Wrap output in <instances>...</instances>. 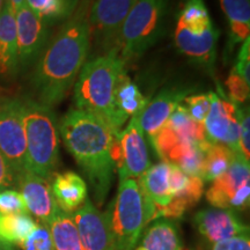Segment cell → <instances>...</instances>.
<instances>
[{
  "mask_svg": "<svg viewBox=\"0 0 250 250\" xmlns=\"http://www.w3.org/2000/svg\"><path fill=\"white\" fill-rule=\"evenodd\" d=\"M169 0H137L124 20L116 48L120 58L132 62L145 54L160 39Z\"/></svg>",
  "mask_w": 250,
  "mask_h": 250,
  "instance_id": "6",
  "label": "cell"
},
{
  "mask_svg": "<svg viewBox=\"0 0 250 250\" xmlns=\"http://www.w3.org/2000/svg\"><path fill=\"white\" fill-rule=\"evenodd\" d=\"M181 105L193 121L203 124L211 108V93L188 95Z\"/></svg>",
  "mask_w": 250,
  "mask_h": 250,
  "instance_id": "30",
  "label": "cell"
},
{
  "mask_svg": "<svg viewBox=\"0 0 250 250\" xmlns=\"http://www.w3.org/2000/svg\"><path fill=\"white\" fill-rule=\"evenodd\" d=\"M191 89L188 88H168L161 90L153 99L142 112L138 114L140 127L144 134H146L148 142L152 143L154 137L158 134L167 121L169 120L175 109L187 98Z\"/></svg>",
  "mask_w": 250,
  "mask_h": 250,
  "instance_id": "17",
  "label": "cell"
},
{
  "mask_svg": "<svg viewBox=\"0 0 250 250\" xmlns=\"http://www.w3.org/2000/svg\"><path fill=\"white\" fill-rule=\"evenodd\" d=\"M226 87L230 101L235 104H241L249 99V83H246L235 71H230L226 80Z\"/></svg>",
  "mask_w": 250,
  "mask_h": 250,
  "instance_id": "33",
  "label": "cell"
},
{
  "mask_svg": "<svg viewBox=\"0 0 250 250\" xmlns=\"http://www.w3.org/2000/svg\"><path fill=\"white\" fill-rule=\"evenodd\" d=\"M193 223L199 233L214 243L249 234V227L232 210L205 208L195 215Z\"/></svg>",
  "mask_w": 250,
  "mask_h": 250,
  "instance_id": "16",
  "label": "cell"
},
{
  "mask_svg": "<svg viewBox=\"0 0 250 250\" xmlns=\"http://www.w3.org/2000/svg\"><path fill=\"white\" fill-rule=\"evenodd\" d=\"M134 250H183L176 225L167 219L156 221L146 230Z\"/></svg>",
  "mask_w": 250,
  "mask_h": 250,
  "instance_id": "21",
  "label": "cell"
},
{
  "mask_svg": "<svg viewBox=\"0 0 250 250\" xmlns=\"http://www.w3.org/2000/svg\"><path fill=\"white\" fill-rule=\"evenodd\" d=\"M0 153L15 176L26 170L27 142L22 99H0Z\"/></svg>",
  "mask_w": 250,
  "mask_h": 250,
  "instance_id": "8",
  "label": "cell"
},
{
  "mask_svg": "<svg viewBox=\"0 0 250 250\" xmlns=\"http://www.w3.org/2000/svg\"><path fill=\"white\" fill-rule=\"evenodd\" d=\"M111 156L120 180H137L149 168L147 143L140 127L138 115L131 117L126 127L115 136Z\"/></svg>",
  "mask_w": 250,
  "mask_h": 250,
  "instance_id": "7",
  "label": "cell"
},
{
  "mask_svg": "<svg viewBox=\"0 0 250 250\" xmlns=\"http://www.w3.org/2000/svg\"><path fill=\"white\" fill-rule=\"evenodd\" d=\"M219 31L214 24L202 30H191L177 23L175 28V44L177 49L199 66L212 74L217 57Z\"/></svg>",
  "mask_w": 250,
  "mask_h": 250,
  "instance_id": "13",
  "label": "cell"
},
{
  "mask_svg": "<svg viewBox=\"0 0 250 250\" xmlns=\"http://www.w3.org/2000/svg\"><path fill=\"white\" fill-rule=\"evenodd\" d=\"M249 160L235 154L229 168L215 179L206 191V199L212 206L223 210H245L250 198Z\"/></svg>",
  "mask_w": 250,
  "mask_h": 250,
  "instance_id": "9",
  "label": "cell"
},
{
  "mask_svg": "<svg viewBox=\"0 0 250 250\" xmlns=\"http://www.w3.org/2000/svg\"><path fill=\"white\" fill-rule=\"evenodd\" d=\"M49 228L56 250H83L72 214L59 210Z\"/></svg>",
  "mask_w": 250,
  "mask_h": 250,
  "instance_id": "25",
  "label": "cell"
},
{
  "mask_svg": "<svg viewBox=\"0 0 250 250\" xmlns=\"http://www.w3.org/2000/svg\"><path fill=\"white\" fill-rule=\"evenodd\" d=\"M26 130V170L49 180L59 159V124L52 109L35 99H22Z\"/></svg>",
  "mask_w": 250,
  "mask_h": 250,
  "instance_id": "5",
  "label": "cell"
},
{
  "mask_svg": "<svg viewBox=\"0 0 250 250\" xmlns=\"http://www.w3.org/2000/svg\"><path fill=\"white\" fill-rule=\"evenodd\" d=\"M72 217L83 250H114L105 213L99 211L89 198Z\"/></svg>",
  "mask_w": 250,
  "mask_h": 250,
  "instance_id": "15",
  "label": "cell"
},
{
  "mask_svg": "<svg viewBox=\"0 0 250 250\" xmlns=\"http://www.w3.org/2000/svg\"><path fill=\"white\" fill-rule=\"evenodd\" d=\"M59 134L88 179L98 204L102 205L114 176L111 147L116 134L101 118L77 108L62 118Z\"/></svg>",
  "mask_w": 250,
  "mask_h": 250,
  "instance_id": "2",
  "label": "cell"
},
{
  "mask_svg": "<svg viewBox=\"0 0 250 250\" xmlns=\"http://www.w3.org/2000/svg\"><path fill=\"white\" fill-rule=\"evenodd\" d=\"M230 28V44H237L249 39L250 4L249 0H220Z\"/></svg>",
  "mask_w": 250,
  "mask_h": 250,
  "instance_id": "23",
  "label": "cell"
},
{
  "mask_svg": "<svg viewBox=\"0 0 250 250\" xmlns=\"http://www.w3.org/2000/svg\"><path fill=\"white\" fill-rule=\"evenodd\" d=\"M90 43L88 18L74 15L56 34L37 61L31 78L36 101L51 108L65 99L87 61Z\"/></svg>",
  "mask_w": 250,
  "mask_h": 250,
  "instance_id": "1",
  "label": "cell"
},
{
  "mask_svg": "<svg viewBox=\"0 0 250 250\" xmlns=\"http://www.w3.org/2000/svg\"><path fill=\"white\" fill-rule=\"evenodd\" d=\"M20 247L23 250H56L50 228L43 224H37L35 229Z\"/></svg>",
  "mask_w": 250,
  "mask_h": 250,
  "instance_id": "31",
  "label": "cell"
},
{
  "mask_svg": "<svg viewBox=\"0 0 250 250\" xmlns=\"http://www.w3.org/2000/svg\"><path fill=\"white\" fill-rule=\"evenodd\" d=\"M0 250H15V249L12 247V245H8V243L0 241Z\"/></svg>",
  "mask_w": 250,
  "mask_h": 250,
  "instance_id": "39",
  "label": "cell"
},
{
  "mask_svg": "<svg viewBox=\"0 0 250 250\" xmlns=\"http://www.w3.org/2000/svg\"><path fill=\"white\" fill-rule=\"evenodd\" d=\"M147 103L139 87L131 80L126 72H124L118 80L115 94V108L118 115L126 122L134 115L140 114Z\"/></svg>",
  "mask_w": 250,
  "mask_h": 250,
  "instance_id": "22",
  "label": "cell"
},
{
  "mask_svg": "<svg viewBox=\"0 0 250 250\" xmlns=\"http://www.w3.org/2000/svg\"><path fill=\"white\" fill-rule=\"evenodd\" d=\"M169 167V162L161 161L154 166H149L148 169L137 179L145 196L155 205V208L167 206L173 199L168 180Z\"/></svg>",
  "mask_w": 250,
  "mask_h": 250,
  "instance_id": "20",
  "label": "cell"
},
{
  "mask_svg": "<svg viewBox=\"0 0 250 250\" xmlns=\"http://www.w3.org/2000/svg\"><path fill=\"white\" fill-rule=\"evenodd\" d=\"M234 155L235 153L227 146L211 143L205 152L201 179L203 181L213 182L229 168Z\"/></svg>",
  "mask_w": 250,
  "mask_h": 250,
  "instance_id": "27",
  "label": "cell"
},
{
  "mask_svg": "<svg viewBox=\"0 0 250 250\" xmlns=\"http://www.w3.org/2000/svg\"><path fill=\"white\" fill-rule=\"evenodd\" d=\"M5 2H6V0H0V14H1L2 8H4V6H5Z\"/></svg>",
  "mask_w": 250,
  "mask_h": 250,
  "instance_id": "40",
  "label": "cell"
},
{
  "mask_svg": "<svg viewBox=\"0 0 250 250\" xmlns=\"http://www.w3.org/2000/svg\"><path fill=\"white\" fill-rule=\"evenodd\" d=\"M206 139L240 153V108L232 101L211 92V108L203 123Z\"/></svg>",
  "mask_w": 250,
  "mask_h": 250,
  "instance_id": "11",
  "label": "cell"
},
{
  "mask_svg": "<svg viewBox=\"0 0 250 250\" xmlns=\"http://www.w3.org/2000/svg\"><path fill=\"white\" fill-rule=\"evenodd\" d=\"M17 181L14 171L12 170L11 166L4 158V155L0 153V190H4L6 188L13 186Z\"/></svg>",
  "mask_w": 250,
  "mask_h": 250,
  "instance_id": "37",
  "label": "cell"
},
{
  "mask_svg": "<svg viewBox=\"0 0 250 250\" xmlns=\"http://www.w3.org/2000/svg\"><path fill=\"white\" fill-rule=\"evenodd\" d=\"M18 68L17 20L14 9L6 0L0 14V74L12 76Z\"/></svg>",
  "mask_w": 250,
  "mask_h": 250,
  "instance_id": "19",
  "label": "cell"
},
{
  "mask_svg": "<svg viewBox=\"0 0 250 250\" xmlns=\"http://www.w3.org/2000/svg\"><path fill=\"white\" fill-rule=\"evenodd\" d=\"M18 37V65L28 67L39 61L48 45L49 26L27 5L15 12Z\"/></svg>",
  "mask_w": 250,
  "mask_h": 250,
  "instance_id": "12",
  "label": "cell"
},
{
  "mask_svg": "<svg viewBox=\"0 0 250 250\" xmlns=\"http://www.w3.org/2000/svg\"><path fill=\"white\" fill-rule=\"evenodd\" d=\"M124 66V62L112 50L86 62L74 83L76 108L101 118L115 134L125 124L115 108V94Z\"/></svg>",
  "mask_w": 250,
  "mask_h": 250,
  "instance_id": "3",
  "label": "cell"
},
{
  "mask_svg": "<svg viewBox=\"0 0 250 250\" xmlns=\"http://www.w3.org/2000/svg\"><path fill=\"white\" fill-rule=\"evenodd\" d=\"M213 250H250L249 236H236L226 241L218 242Z\"/></svg>",
  "mask_w": 250,
  "mask_h": 250,
  "instance_id": "36",
  "label": "cell"
},
{
  "mask_svg": "<svg viewBox=\"0 0 250 250\" xmlns=\"http://www.w3.org/2000/svg\"><path fill=\"white\" fill-rule=\"evenodd\" d=\"M9 5L12 6V8L14 9V12H17L18 9H20L23 5H26V0H7Z\"/></svg>",
  "mask_w": 250,
  "mask_h": 250,
  "instance_id": "38",
  "label": "cell"
},
{
  "mask_svg": "<svg viewBox=\"0 0 250 250\" xmlns=\"http://www.w3.org/2000/svg\"><path fill=\"white\" fill-rule=\"evenodd\" d=\"M28 213L22 195L17 190H0V214Z\"/></svg>",
  "mask_w": 250,
  "mask_h": 250,
  "instance_id": "32",
  "label": "cell"
},
{
  "mask_svg": "<svg viewBox=\"0 0 250 250\" xmlns=\"http://www.w3.org/2000/svg\"><path fill=\"white\" fill-rule=\"evenodd\" d=\"M15 183L19 186L28 212L35 215L40 224L49 226L59 211L49 181L30 171L23 170L17 175Z\"/></svg>",
  "mask_w": 250,
  "mask_h": 250,
  "instance_id": "14",
  "label": "cell"
},
{
  "mask_svg": "<svg viewBox=\"0 0 250 250\" xmlns=\"http://www.w3.org/2000/svg\"><path fill=\"white\" fill-rule=\"evenodd\" d=\"M155 205L136 179L120 180L117 196L105 213L114 250H134L144 226L154 220Z\"/></svg>",
  "mask_w": 250,
  "mask_h": 250,
  "instance_id": "4",
  "label": "cell"
},
{
  "mask_svg": "<svg viewBox=\"0 0 250 250\" xmlns=\"http://www.w3.org/2000/svg\"><path fill=\"white\" fill-rule=\"evenodd\" d=\"M36 226L37 223L28 213L0 214V241L21 246Z\"/></svg>",
  "mask_w": 250,
  "mask_h": 250,
  "instance_id": "24",
  "label": "cell"
},
{
  "mask_svg": "<svg viewBox=\"0 0 250 250\" xmlns=\"http://www.w3.org/2000/svg\"><path fill=\"white\" fill-rule=\"evenodd\" d=\"M250 116L249 109H240V153L249 160L250 156Z\"/></svg>",
  "mask_w": 250,
  "mask_h": 250,
  "instance_id": "34",
  "label": "cell"
},
{
  "mask_svg": "<svg viewBox=\"0 0 250 250\" xmlns=\"http://www.w3.org/2000/svg\"><path fill=\"white\" fill-rule=\"evenodd\" d=\"M137 0H95L88 19L90 41L104 54L116 48L124 20Z\"/></svg>",
  "mask_w": 250,
  "mask_h": 250,
  "instance_id": "10",
  "label": "cell"
},
{
  "mask_svg": "<svg viewBox=\"0 0 250 250\" xmlns=\"http://www.w3.org/2000/svg\"><path fill=\"white\" fill-rule=\"evenodd\" d=\"M167 125L173 132L176 134L181 140H188V142H197L202 143L205 142V130L203 124L197 123L191 117L188 115V112L184 110L181 105L175 109L169 120L167 121Z\"/></svg>",
  "mask_w": 250,
  "mask_h": 250,
  "instance_id": "28",
  "label": "cell"
},
{
  "mask_svg": "<svg viewBox=\"0 0 250 250\" xmlns=\"http://www.w3.org/2000/svg\"><path fill=\"white\" fill-rule=\"evenodd\" d=\"M79 0H26L28 7L48 26L70 18Z\"/></svg>",
  "mask_w": 250,
  "mask_h": 250,
  "instance_id": "26",
  "label": "cell"
},
{
  "mask_svg": "<svg viewBox=\"0 0 250 250\" xmlns=\"http://www.w3.org/2000/svg\"><path fill=\"white\" fill-rule=\"evenodd\" d=\"M233 70L242 78L246 83H250V43L249 39L243 41L241 49L237 55V62Z\"/></svg>",
  "mask_w": 250,
  "mask_h": 250,
  "instance_id": "35",
  "label": "cell"
},
{
  "mask_svg": "<svg viewBox=\"0 0 250 250\" xmlns=\"http://www.w3.org/2000/svg\"><path fill=\"white\" fill-rule=\"evenodd\" d=\"M177 23L188 29L202 30L213 22L203 0H187L180 12Z\"/></svg>",
  "mask_w": 250,
  "mask_h": 250,
  "instance_id": "29",
  "label": "cell"
},
{
  "mask_svg": "<svg viewBox=\"0 0 250 250\" xmlns=\"http://www.w3.org/2000/svg\"><path fill=\"white\" fill-rule=\"evenodd\" d=\"M51 191L59 210L68 214H73L79 210L88 196L86 182L74 171L56 175Z\"/></svg>",
  "mask_w": 250,
  "mask_h": 250,
  "instance_id": "18",
  "label": "cell"
}]
</instances>
